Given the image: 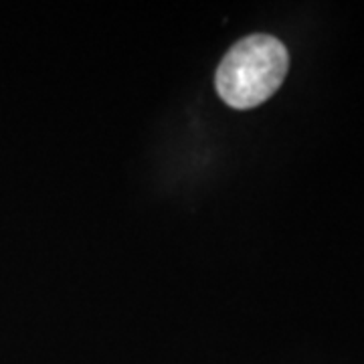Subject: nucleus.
Masks as SVG:
<instances>
[{
  "label": "nucleus",
  "mask_w": 364,
  "mask_h": 364,
  "mask_svg": "<svg viewBox=\"0 0 364 364\" xmlns=\"http://www.w3.org/2000/svg\"><path fill=\"white\" fill-rule=\"evenodd\" d=\"M289 71V53L272 35H251L227 51L215 73L221 100L235 109H251L282 87Z\"/></svg>",
  "instance_id": "1"
}]
</instances>
